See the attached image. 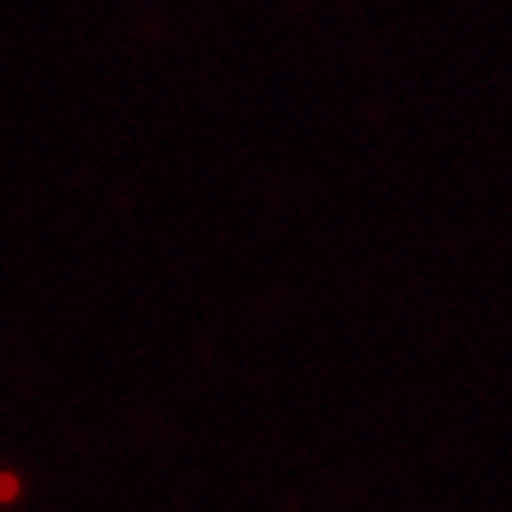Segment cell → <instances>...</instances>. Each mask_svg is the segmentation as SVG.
<instances>
[{
    "mask_svg": "<svg viewBox=\"0 0 512 512\" xmlns=\"http://www.w3.org/2000/svg\"><path fill=\"white\" fill-rule=\"evenodd\" d=\"M19 494V481L13 475H0V500H13Z\"/></svg>",
    "mask_w": 512,
    "mask_h": 512,
    "instance_id": "obj_1",
    "label": "cell"
}]
</instances>
